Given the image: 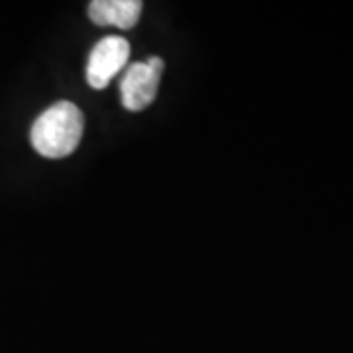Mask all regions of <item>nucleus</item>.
Instances as JSON below:
<instances>
[{"instance_id":"3","label":"nucleus","mask_w":353,"mask_h":353,"mask_svg":"<svg viewBox=\"0 0 353 353\" xmlns=\"http://www.w3.org/2000/svg\"><path fill=\"white\" fill-rule=\"evenodd\" d=\"M130 61V43L120 36L102 38L88 55L87 81L97 90L108 87V83L118 75Z\"/></svg>"},{"instance_id":"2","label":"nucleus","mask_w":353,"mask_h":353,"mask_svg":"<svg viewBox=\"0 0 353 353\" xmlns=\"http://www.w3.org/2000/svg\"><path fill=\"white\" fill-rule=\"evenodd\" d=\"M163 59L161 57H150L145 63H132L122 77L120 92H122V104L130 112H139L148 108L157 94L159 79L163 73Z\"/></svg>"},{"instance_id":"1","label":"nucleus","mask_w":353,"mask_h":353,"mask_svg":"<svg viewBox=\"0 0 353 353\" xmlns=\"http://www.w3.org/2000/svg\"><path fill=\"white\" fill-rule=\"evenodd\" d=\"M85 118L73 102H55L36 118L32 126L34 150L50 159H61L75 152L83 138Z\"/></svg>"},{"instance_id":"4","label":"nucleus","mask_w":353,"mask_h":353,"mask_svg":"<svg viewBox=\"0 0 353 353\" xmlns=\"http://www.w3.org/2000/svg\"><path fill=\"white\" fill-rule=\"evenodd\" d=\"M139 0H94L88 4V18L97 26H114L132 30L141 14Z\"/></svg>"}]
</instances>
